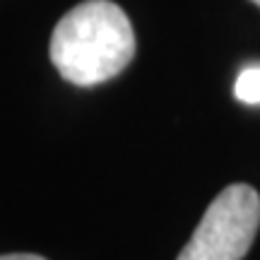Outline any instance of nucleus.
Instances as JSON below:
<instances>
[{
    "label": "nucleus",
    "instance_id": "obj_1",
    "mask_svg": "<svg viewBox=\"0 0 260 260\" xmlns=\"http://www.w3.org/2000/svg\"><path fill=\"white\" fill-rule=\"evenodd\" d=\"M135 56V31L128 15L111 0H84L58 19L51 60L60 77L94 87L121 75Z\"/></svg>",
    "mask_w": 260,
    "mask_h": 260
},
{
    "label": "nucleus",
    "instance_id": "obj_2",
    "mask_svg": "<svg viewBox=\"0 0 260 260\" xmlns=\"http://www.w3.org/2000/svg\"><path fill=\"white\" fill-rule=\"evenodd\" d=\"M260 226V195L248 183L226 186L205 210L176 260H243Z\"/></svg>",
    "mask_w": 260,
    "mask_h": 260
},
{
    "label": "nucleus",
    "instance_id": "obj_3",
    "mask_svg": "<svg viewBox=\"0 0 260 260\" xmlns=\"http://www.w3.org/2000/svg\"><path fill=\"white\" fill-rule=\"evenodd\" d=\"M236 99L243 104H260V65L246 68L234 84Z\"/></svg>",
    "mask_w": 260,
    "mask_h": 260
},
{
    "label": "nucleus",
    "instance_id": "obj_4",
    "mask_svg": "<svg viewBox=\"0 0 260 260\" xmlns=\"http://www.w3.org/2000/svg\"><path fill=\"white\" fill-rule=\"evenodd\" d=\"M0 260H46V258L37 255V253H5V255H0Z\"/></svg>",
    "mask_w": 260,
    "mask_h": 260
},
{
    "label": "nucleus",
    "instance_id": "obj_5",
    "mask_svg": "<svg viewBox=\"0 0 260 260\" xmlns=\"http://www.w3.org/2000/svg\"><path fill=\"white\" fill-rule=\"evenodd\" d=\"M251 3H255V5H258V8H260V0H251Z\"/></svg>",
    "mask_w": 260,
    "mask_h": 260
}]
</instances>
